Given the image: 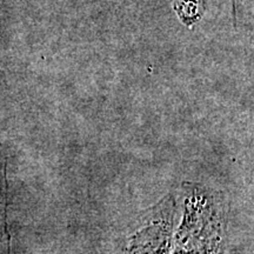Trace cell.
Here are the masks:
<instances>
[{"label":"cell","mask_w":254,"mask_h":254,"mask_svg":"<svg viewBox=\"0 0 254 254\" xmlns=\"http://www.w3.org/2000/svg\"><path fill=\"white\" fill-rule=\"evenodd\" d=\"M8 241L6 226V163L0 151V254L8 253Z\"/></svg>","instance_id":"cell-1"}]
</instances>
